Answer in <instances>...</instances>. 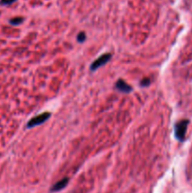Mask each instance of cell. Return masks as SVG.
Segmentation results:
<instances>
[{
  "label": "cell",
  "instance_id": "1",
  "mask_svg": "<svg viewBox=\"0 0 192 193\" xmlns=\"http://www.w3.org/2000/svg\"><path fill=\"white\" fill-rule=\"evenodd\" d=\"M189 124L188 120H182L178 121L174 126V133H175V137L180 141H184L186 138V133L187 130V125Z\"/></svg>",
  "mask_w": 192,
  "mask_h": 193
},
{
  "label": "cell",
  "instance_id": "2",
  "mask_svg": "<svg viewBox=\"0 0 192 193\" xmlns=\"http://www.w3.org/2000/svg\"><path fill=\"white\" fill-rule=\"evenodd\" d=\"M51 117V113L50 112H43V113H41L39 114V115L33 117L28 122V128H32V127H35L37 125H40L41 124H43V122H45L49 118Z\"/></svg>",
  "mask_w": 192,
  "mask_h": 193
},
{
  "label": "cell",
  "instance_id": "3",
  "mask_svg": "<svg viewBox=\"0 0 192 193\" xmlns=\"http://www.w3.org/2000/svg\"><path fill=\"white\" fill-rule=\"evenodd\" d=\"M112 55L110 53H107V54H104L102 56H100L99 58H96L93 62L91 65V71H96V70H98L100 67L104 66V64H107L108 61L111 59Z\"/></svg>",
  "mask_w": 192,
  "mask_h": 193
},
{
  "label": "cell",
  "instance_id": "4",
  "mask_svg": "<svg viewBox=\"0 0 192 193\" xmlns=\"http://www.w3.org/2000/svg\"><path fill=\"white\" fill-rule=\"evenodd\" d=\"M115 88L116 90L121 92H124V93H129L133 91L132 87H131L130 85H128L124 80L123 79H119L117 80L116 82V85H115Z\"/></svg>",
  "mask_w": 192,
  "mask_h": 193
},
{
  "label": "cell",
  "instance_id": "5",
  "mask_svg": "<svg viewBox=\"0 0 192 193\" xmlns=\"http://www.w3.org/2000/svg\"><path fill=\"white\" fill-rule=\"evenodd\" d=\"M68 183H69V178L68 177H65L63 179H61L60 181L57 182L55 185L51 188V191L52 192H57V191H60V190H62L64 188H66V186L68 185Z\"/></svg>",
  "mask_w": 192,
  "mask_h": 193
},
{
  "label": "cell",
  "instance_id": "6",
  "mask_svg": "<svg viewBox=\"0 0 192 193\" xmlns=\"http://www.w3.org/2000/svg\"><path fill=\"white\" fill-rule=\"evenodd\" d=\"M23 21H24L23 17H15V18H12L10 20V24L12 25H18L21 23H23Z\"/></svg>",
  "mask_w": 192,
  "mask_h": 193
},
{
  "label": "cell",
  "instance_id": "7",
  "mask_svg": "<svg viewBox=\"0 0 192 193\" xmlns=\"http://www.w3.org/2000/svg\"><path fill=\"white\" fill-rule=\"evenodd\" d=\"M86 33L85 32H83V31H81V32H79L78 33V35H77V42H84L85 41H86Z\"/></svg>",
  "mask_w": 192,
  "mask_h": 193
},
{
  "label": "cell",
  "instance_id": "8",
  "mask_svg": "<svg viewBox=\"0 0 192 193\" xmlns=\"http://www.w3.org/2000/svg\"><path fill=\"white\" fill-rule=\"evenodd\" d=\"M150 78L149 77H146V78H143V79L141 81V87H148L150 85Z\"/></svg>",
  "mask_w": 192,
  "mask_h": 193
},
{
  "label": "cell",
  "instance_id": "9",
  "mask_svg": "<svg viewBox=\"0 0 192 193\" xmlns=\"http://www.w3.org/2000/svg\"><path fill=\"white\" fill-rule=\"evenodd\" d=\"M16 0H0V5L2 6H6V5H11L12 3H14Z\"/></svg>",
  "mask_w": 192,
  "mask_h": 193
}]
</instances>
